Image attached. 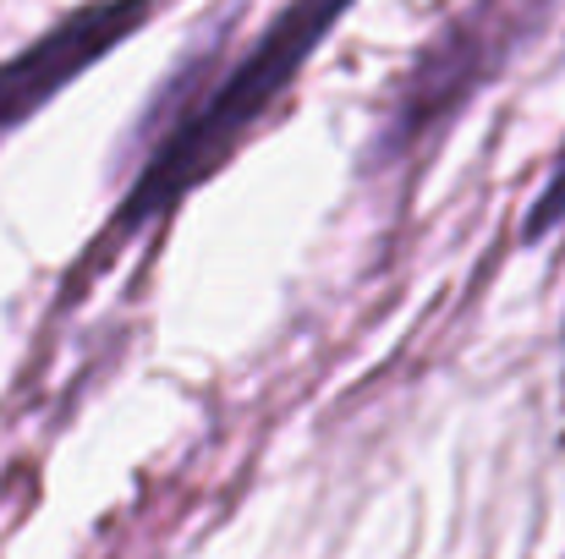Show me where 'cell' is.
Wrapping results in <instances>:
<instances>
[{
	"instance_id": "1",
	"label": "cell",
	"mask_w": 565,
	"mask_h": 559,
	"mask_svg": "<svg viewBox=\"0 0 565 559\" xmlns=\"http://www.w3.org/2000/svg\"><path fill=\"white\" fill-rule=\"evenodd\" d=\"M352 6L358 0H286L242 50H225L220 33L203 50H192L177 66V77L154 94V110L143 116L149 149H143L127 192L116 197L110 219L88 241L83 269H72L66 297L94 269H105L127 241H138L149 225L171 219L188 192H198L209 176H220L231 165V154L297 88V77L324 50V39L347 22Z\"/></svg>"
},
{
	"instance_id": "2",
	"label": "cell",
	"mask_w": 565,
	"mask_h": 559,
	"mask_svg": "<svg viewBox=\"0 0 565 559\" xmlns=\"http://www.w3.org/2000/svg\"><path fill=\"white\" fill-rule=\"evenodd\" d=\"M561 0H467L456 6L439 33L412 55L401 83L379 110L369 171H401L423 149H434L456 116L505 72V61L544 28Z\"/></svg>"
},
{
	"instance_id": "3",
	"label": "cell",
	"mask_w": 565,
	"mask_h": 559,
	"mask_svg": "<svg viewBox=\"0 0 565 559\" xmlns=\"http://www.w3.org/2000/svg\"><path fill=\"white\" fill-rule=\"evenodd\" d=\"M166 0H83L0 61V143L17 138L39 110H50L77 77L138 39Z\"/></svg>"
},
{
	"instance_id": "4",
	"label": "cell",
	"mask_w": 565,
	"mask_h": 559,
	"mask_svg": "<svg viewBox=\"0 0 565 559\" xmlns=\"http://www.w3.org/2000/svg\"><path fill=\"white\" fill-rule=\"evenodd\" d=\"M555 230H565V138H561V149H555V160H550V176L539 186L533 208H527L522 241H544V236H555Z\"/></svg>"
}]
</instances>
